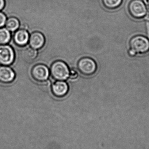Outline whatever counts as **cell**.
I'll list each match as a JSON object with an SVG mask.
<instances>
[{
	"instance_id": "1",
	"label": "cell",
	"mask_w": 149,
	"mask_h": 149,
	"mask_svg": "<svg viewBox=\"0 0 149 149\" xmlns=\"http://www.w3.org/2000/svg\"><path fill=\"white\" fill-rule=\"evenodd\" d=\"M129 46L136 54L144 55L149 52V40L144 36L137 35L131 38Z\"/></svg>"
},
{
	"instance_id": "2",
	"label": "cell",
	"mask_w": 149,
	"mask_h": 149,
	"mask_svg": "<svg viewBox=\"0 0 149 149\" xmlns=\"http://www.w3.org/2000/svg\"><path fill=\"white\" fill-rule=\"evenodd\" d=\"M51 74L53 79L57 81H64L69 77L70 70L67 65L62 61L53 63L51 67Z\"/></svg>"
},
{
	"instance_id": "3",
	"label": "cell",
	"mask_w": 149,
	"mask_h": 149,
	"mask_svg": "<svg viewBox=\"0 0 149 149\" xmlns=\"http://www.w3.org/2000/svg\"><path fill=\"white\" fill-rule=\"evenodd\" d=\"M78 69L81 74L87 76H90L96 73L97 70V64L92 58L85 57L78 61Z\"/></svg>"
},
{
	"instance_id": "4",
	"label": "cell",
	"mask_w": 149,
	"mask_h": 149,
	"mask_svg": "<svg viewBox=\"0 0 149 149\" xmlns=\"http://www.w3.org/2000/svg\"><path fill=\"white\" fill-rule=\"evenodd\" d=\"M129 12L133 17L140 19L147 15L148 9L143 1L142 0H132L128 6Z\"/></svg>"
},
{
	"instance_id": "5",
	"label": "cell",
	"mask_w": 149,
	"mask_h": 149,
	"mask_svg": "<svg viewBox=\"0 0 149 149\" xmlns=\"http://www.w3.org/2000/svg\"><path fill=\"white\" fill-rule=\"evenodd\" d=\"M15 59V52L10 46L0 45V64L8 65L11 64Z\"/></svg>"
},
{
	"instance_id": "6",
	"label": "cell",
	"mask_w": 149,
	"mask_h": 149,
	"mask_svg": "<svg viewBox=\"0 0 149 149\" xmlns=\"http://www.w3.org/2000/svg\"><path fill=\"white\" fill-rule=\"evenodd\" d=\"M31 73L32 77L35 80L42 82L47 80L50 72L45 65L38 64L33 67Z\"/></svg>"
},
{
	"instance_id": "7",
	"label": "cell",
	"mask_w": 149,
	"mask_h": 149,
	"mask_svg": "<svg viewBox=\"0 0 149 149\" xmlns=\"http://www.w3.org/2000/svg\"><path fill=\"white\" fill-rule=\"evenodd\" d=\"M29 40L31 47L35 49H38L42 48L44 45L45 42L43 35L39 32L32 33Z\"/></svg>"
},
{
	"instance_id": "8",
	"label": "cell",
	"mask_w": 149,
	"mask_h": 149,
	"mask_svg": "<svg viewBox=\"0 0 149 149\" xmlns=\"http://www.w3.org/2000/svg\"><path fill=\"white\" fill-rule=\"evenodd\" d=\"M52 90L55 96L61 97L66 94L69 87L67 83L64 81H58L52 85Z\"/></svg>"
},
{
	"instance_id": "9",
	"label": "cell",
	"mask_w": 149,
	"mask_h": 149,
	"mask_svg": "<svg viewBox=\"0 0 149 149\" xmlns=\"http://www.w3.org/2000/svg\"><path fill=\"white\" fill-rule=\"evenodd\" d=\"M15 76V72L11 68L5 66L0 67V81L10 83L14 80Z\"/></svg>"
},
{
	"instance_id": "10",
	"label": "cell",
	"mask_w": 149,
	"mask_h": 149,
	"mask_svg": "<svg viewBox=\"0 0 149 149\" xmlns=\"http://www.w3.org/2000/svg\"><path fill=\"white\" fill-rule=\"evenodd\" d=\"M29 39V36L27 31L20 29L15 33L14 40L16 44L19 46L26 45Z\"/></svg>"
},
{
	"instance_id": "11",
	"label": "cell",
	"mask_w": 149,
	"mask_h": 149,
	"mask_svg": "<svg viewBox=\"0 0 149 149\" xmlns=\"http://www.w3.org/2000/svg\"><path fill=\"white\" fill-rule=\"evenodd\" d=\"M23 59L27 63L33 62L37 56V52L31 47H27L23 50L22 52Z\"/></svg>"
},
{
	"instance_id": "12",
	"label": "cell",
	"mask_w": 149,
	"mask_h": 149,
	"mask_svg": "<svg viewBox=\"0 0 149 149\" xmlns=\"http://www.w3.org/2000/svg\"><path fill=\"white\" fill-rule=\"evenodd\" d=\"M6 28L10 31H15L19 28L20 23L17 18L15 17H10L6 21Z\"/></svg>"
},
{
	"instance_id": "13",
	"label": "cell",
	"mask_w": 149,
	"mask_h": 149,
	"mask_svg": "<svg viewBox=\"0 0 149 149\" xmlns=\"http://www.w3.org/2000/svg\"><path fill=\"white\" fill-rule=\"evenodd\" d=\"M10 37L9 31L5 28L0 29V45L8 43L10 40Z\"/></svg>"
},
{
	"instance_id": "14",
	"label": "cell",
	"mask_w": 149,
	"mask_h": 149,
	"mask_svg": "<svg viewBox=\"0 0 149 149\" xmlns=\"http://www.w3.org/2000/svg\"><path fill=\"white\" fill-rule=\"evenodd\" d=\"M122 0H102L103 5L107 8L114 9L119 7Z\"/></svg>"
},
{
	"instance_id": "15",
	"label": "cell",
	"mask_w": 149,
	"mask_h": 149,
	"mask_svg": "<svg viewBox=\"0 0 149 149\" xmlns=\"http://www.w3.org/2000/svg\"><path fill=\"white\" fill-rule=\"evenodd\" d=\"M6 22V17L4 14L0 12V28L5 25Z\"/></svg>"
},
{
	"instance_id": "16",
	"label": "cell",
	"mask_w": 149,
	"mask_h": 149,
	"mask_svg": "<svg viewBox=\"0 0 149 149\" xmlns=\"http://www.w3.org/2000/svg\"><path fill=\"white\" fill-rule=\"evenodd\" d=\"M78 73L76 70H71L70 71V74H69V77L72 79H76L78 77Z\"/></svg>"
},
{
	"instance_id": "17",
	"label": "cell",
	"mask_w": 149,
	"mask_h": 149,
	"mask_svg": "<svg viewBox=\"0 0 149 149\" xmlns=\"http://www.w3.org/2000/svg\"><path fill=\"white\" fill-rule=\"evenodd\" d=\"M129 55L130 56V57H134L136 55V53L134 52L132 50L130 49L129 51Z\"/></svg>"
},
{
	"instance_id": "18",
	"label": "cell",
	"mask_w": 149,
	"mask_h": 149,
	"mask_svg": "<svg viewBox=\"0 0 149 149\" xmlns=\"http://www.w3.org/2000/svg\"><path fill=\"white\" fill-rule=\"evenodd\" d=\"M5 5V1L4 0H0V10H1Z\"/></svg>"
},
{
	"instance_id": "19",
	"label": "cell",
	"mask_w": 149,
	"mask_h": 149,
	"mask_svg": "<svg viewBox=\"0 0 149 149\" xmlns=\"http://www.w3.org/2000/svg\"><path fill=\"white\" fill-rule=\"evenodd\" d=\"M147 15V17H148L149 18V11H148V12H147V15Z\"/></svg>"
},
{
	"instance_id": "20",
	"label": "cell",
	"mask_w": 149,
	"mask_h": 149,
	"mask_svg": "<svg viewBox=\"0 0 149 149\" xmlns=\"http://www.w3.org/2000/svg\"><path fill=\"white\" fill-rule=\"evenodd\" d=\"M147 3H148V6L149 8V0H148V1H147Z\"/></svg>"
}]
</instances>
